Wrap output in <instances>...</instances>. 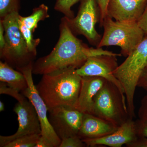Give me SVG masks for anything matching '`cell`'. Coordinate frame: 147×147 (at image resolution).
<instances>
[{
	"label": "cell",
	"mask_w": 147,
	"mask_h": 147,
	"mask_svg": "<svg viewBox=\"0 0 147 147\" xmlns=\"http://www.w3.org/2000/svg\"><path fill=\"white\" fill-rule=\"evenodd\" d=\"M57 42L50 54L39 58L33 65V74L44 75L69 67L78 69L90 57L101 55L121 57L101 48L89 47L76 37L67 24L64 17L61 20Z\"/></svg>",
	"instance_id": "cell-1"
},
{
	"label": "cell",
	"mask_w": 147,
	"mask_h": 147,
	"mask_svg": "<svg viewBox=\"0 0 147 147\" xmlns=\"http://www.w3.org/2000/svg\"><path fill=\"white\" fill-rule=\"evenodd\" d=\"M76 69L69 67L42 75L36 86L48 111L61 106L76 109L82 78Z\"/></svg>",
	"instance_id": "cell-2"
},
{
	"label": "cell",
	"mask_w": 147,
	"mask_h": 147,
	"mask_svg": "<svg viewBox=\"0 0 147 147\" xmlns=\"http://www.w3.org/2000/svg\"><path fill=\"white\" fill-rule=\"evenodd\" d=\"M19 12L9 13L2 20L5 29V43L0 50V58L11 67L21 71L32 65L36 55L29 50L27 42L21 33L18 23Z\"/></svg>",
	"instance_id": "cell-3"
},
{
	"label": "cell",
	"mask_w": 147,
	"mask_h": 147,
	"mask_svg": "<svg viewBox=\"0 0 147 147\" xmlns=\"http://www.w3.org/2000/svg\"><path fill=\"white\" fill-rule=\"evenodd\" d=\"M147 65V34L139 45L114 71L123 88L129 118L135 117L134 97L139 79Z\"/></svg>",
	"instance_id": "cell-4"
},
{
	"label": "cell",
	"mask_w": 147,
	"mask_h": 147,
	"mask_svg": "<svg viewBox=\"0 0 147 147\" xmlns=\"http://www.w3.org/2000/svg\"><path fill=\"white\" fill-rule=\"evenodd\" d=\"M104 32L96 47L116 46L120 47L121 55L127 57L144 38V32L137 23L115 21L109 15L102 22Z\"/></svg>",
	"instance_id": "cell-5"
},
{
	"label": "cell",
	"mask_w": 147,
	"mask_h": 147,
	"mask_svg": "<svg viewBox=\"0 0 147 147\" xmlns=\"http://www.w3.org/2000/svg\"><path fill=\"white\" fill-rule=\"evenodd\" d=\"M92 114L118 127L129 118L126 98L117 86L107 80L95 96Z\"/></svg>",
	"instance_id": "cell-6"
},
{
	"label": "cell",
	"mask_w": 147,
	"mask_h": 147,
	"mask_svg": "<svg viewBox=\"0 0 147 147\" xmlns=\"http://www.w3.org/2000/svg\"><path fill=\"white\" fill-rule=\"evenodd\" d=\"M80 2L76 16L72 18L64 17L74 34L83 36L90 45L96 47L102 38L95 28L100 18L97 0H80Z\"/></svg>",
	"instance_id": "cell-7"
},
{
	"label": "cell",
	"mask_w": 147,
	"mask_h": 147,
	"mask_svg": "<svg viewBox=\"0 0 147 147\" xmlns=\"http://www.w3.org/2000/svg\"><path fill=\"white\" fill-rule=\"evenodd\" d=\"M33 65L22 69L28 82L26 89L21 93L30 101L34 106L39 119L41 128V135L47 147H59L61 140L53 128L47 117L48 109L35 86L32 78Z\"/></svg>",
	"instance_id": "cell-8"
},
{
	"label": "cell",
	"mask_w": 147,
	"mask_h": 147,
	"mask_svg": "<svg viewBox=\"0 0 147 147\" xmlns=\"http://www.w3.org/2000/svg\"><path fill=\"white\" fill-rule=\"evenodd\" d=\"M18 117V127L16 133L10 136H0V147L17 138L30 134H41L39 119L34 106L28 98L18 102L13 108Z\"/></svg>",
	"instance_id": "cell-9"
},
{
	"label": "cell",
	"mask_w": 147,
	"mask_h": 147,
	"mask_svg": "<svg viewBox=\"0 0 147 147\" xmlns=\"http://www.w3.org/2000/svg\"><path fill=\"white\" fill-rule=\"evenodd\" d=\"M49 121L56 134L62 139L78 135L84 114L67 107H57L49 110Z\"/></svg>",
	"instance_id": "cell-10"
},
{
	"label": "cell",
	"mask_w": 147,
	"mask_h": 147,
	"mask_svg": "<svg viewBox=\"0 0 147 147\" xmlns=\"http://www.w3.org/2000/svg\"><path fill=\"white\" fill-rule=\"evenodd\" d=\"M117 57L101 55L91 57L82 66L76 69V71L82 77L86 76L102 77L115 84L125 97L121 84L114 75V71L118 66Z\"/></svg>",
	"instance_id": "cell-11"
},
{
	"label": "cell",
	"mask_w": 147,
	"mask_h": 147,
	"mask_svg": "<svg viewBox=\"0 0 147 147\" xmlns=\"http://www.w3.org/2000/svg\"><path fill=\"white\" fill-rule=\"evenodd\" d=\"M129 118L119 127L115 132L108 135L96 139L82 140L88 147L105 146L111 147H121L123 145L135 142L139 139L135 126V121Z\"/></svg>",
	"instance_id": "cell-12"
},
{
	"label": "cell",
	"mask_w": 147,
	"mask_h": 147,
	"mask_svg": "<svg viewBox=\"0 0 147 147\" xmlns=\"http://www.w3.org/2000/svg\"><path fill=\"white\" fill-rule=\"evenodd\" d=\"M147 4V0H110L108 15L115 21L137 23Z\"/></svg>",
	"instance_id": "cell-13"
},
{
	"label": "cell",
	"mask_w": 147,
	"mask_h": 147,
	"mask_svg": "<svg viewBox=\"0 0 147 147\" xmlns=\"http://www.w3.org/2000/svg\"><path fill=\"white\" fill-rule=\"evenodd\" d=\"M118 127L97 116L85 113L78 136L82 140L100 138L115 132Z\"/></svg>",
	"instance_id": "cell-14"
},
{
	"label": "cell",
	"mask_w": 147,
	"mask_h": 147,
	"mask_svg": "<svg viewBox=\"0 0 147 147\" xmlns=\"http://www.w3.org/2000/svg\"><path fill=\"white\" fill-rule=\"evenodd\" d=\"M106 80L98 76H83L76 109L85 114H92L95 96Z\"/></svg>",
	"instance_id": "cell-15"
},
{
	"label": "cell",
	"mask_w": 147,
	"mask_h": 147,
	"mask_svg": "<svg viewBox=\"0 0 147 147\" xmlns=\"http://www.w3.org/2000/svg\"><path fill=\"white\" fill-rule=\"evenodd\" d=\"M0 81L21 93L28 87L24 74L2 61H0Z\"/></svg>",
	"instance_id": "cell-16"
},
{
	"label": "cell",
	"mask_w": 147,
	"mask_h": 147,
	"mask_svg": "<svg viewBox=\"0 0 147 147\" xmlns=\"http://www.w3.org/2000/svg\"><path fill=\"white\" fill-rule=\"evenodd\" d=\"M49 8L44 4H42L33 9L30 15L23 16L19 15L18 18L19 27L34 34L37 28L39 22L44 21L50 17Z\"/></svg>",
	"instance_id": "cell-17"
},
{
	"label": "cell",
	"mask_w": 147,
	"mask_h": 147,
	"mask_svg": "<svg viewBox=\"0 0 147 147\" xmlns=\"http://www.w3.org/2000/svg\"><path fill=\"white\" fill-rule=\"evenodd\" d=\"M41 136L35 134L23 136L9 142L4 147H35Z\"/></svg>",
	"instance_id": "cell-18"
},
{
	"label": "cell",
	"mask_w": 147,
	"mask_h": 147,
	"mask_svg": "<svg viewBox=\"0 0 147 147\" xmlns=\"http://www.w3.org/2000/svg\"><path fill=\"white\" fill-rule=\"evenodd\" d=\"M80 1V0H56L54 9L55 10L62 13L65 17L72 18L75 16L71 7Z\"/></svg>",
	"instance_id": "cell-19"
},
{
	"label": "cell",
	"mask_w": 147,
	"mask_h": 147,
	"mask_svg": "<svg viewBox=\"0 0 147 147\" xmlns=\"http://www.w3.org/2000/svg\"><path fill=\"white\" fill-rule=\"evenodd\" d=\"M20 8V0H0V20L14 11L19 12Z\"/></svg>",
	"instance_id": "cell-20"
},
{
	"label": "cell",
	"mask_w": 147,
	"mask_h": 147,
	"mask_svg": "<svg viewBox=\"0 0 147 147\" xmlns=\"http://www.w3.org/2000/svg\"><path fill=\"white\" fill-rule=\"evenodd\" d=\"M0 94H7L10 96L15 98L18 102L24 101L27 98L20 92L9 86L7 84L3 82L0 83Z\"/></svg>",
	"instance_id": "cell-21"
},
{
	"label": "cell",
	"mask_w": 147,
	"mask_h": 147,
	"mask_svg": "<svg viewBox=\"0 0 147 147\" xmlns=\"http://www.w3.org/2000/svg\"><path fill=\"white\" fill-rule=\"evenodd\" d=\"M86 145L78 135L71 136L62 139L59 147H83Z\"/></svg>",
	"instance_id": "cell-22"
},
{
	"label": "cell",
	"mask_w": 147,
	"mask_h": 147,
	"mask_svg": "<svg viewBox=\"0 0 147 147\" xmlns=\"http://www.w3.org/2000/svg\"><path fill=\"white\" fill-rule=\"evenodd\" d=\"M110 1V0H97L100 10V18L99 23L100 28H101L104 18L108 16V7Z\"/></svg>",
	"instance_id": "cell-23"
},
{
	"label": "cell",
	"mask_w": 147,
	"mask_h": 147,
	"mask_svg": "<svg viewBox=\"0 0 147 147\" xmlns=\"http://www.w3.org/2000/svg\"><path fill=\"white\" fill-rule=\"evenodd\" d=\"M137 135L140 138H145L147 140V122L140 119L135 121Z\"/></svg>",
	"instance_id": "cell-24"
},
{
	"label": "cell",
	"mask_w": 147,
	"mask_h": 147,
	"mask_svg": "<svg viewBox=\"0 0 147 147\" xmlns=\"http://www.w3.org/2000/svg\"><path fill=\"white\" fill-rule=\"evenodd\" d=\"M139 119L147 122V95L143 98L138 111Z\"/></svg>",
	"instance_id": "cell-25"
},
{
	"label": "cell",
	"mask_w": 147,
	"mask_h": 147,
	"mask_svg": "<svg viewBox=\"0 0 147 147\" xmlns=\"http://www.w3.org/2000/svg\"><path fill=\"white\" fill-rule=\"evenodd\" d=\"M139 27L144 32L145 34H147V4L141 18L137 22Z\"/></svg>",
	"instance_id": "cell-26"
},
{
	"label": "cell",
	"mask_w": 147,
	"mask_h": 147,
	"mask_svg": "<svg viewBox=\"0 0 147 147\" xmlns=\"http://www.w3.org/2000/svg\"><path fill=\"white\" fill-rule=\"evenodd\" d=\"M138 87L147 91V65L139 79Z\"/></svg>",
	"instance_id": "cell-27"
},
{
	"label": "cell",
	"mask_w": 147,
	"mask_h": 147,
	"mask_svg": "<svg viewBox=\"0 0 147 147\" xmlns=\"http://www.w3.org/2000/svg\"><path fill=\"white\" fill-rule=\"evenodd\" d=\"M5 43V29L2 21H0V50L4 47Z\"/></svg>",
	"instance_id": "cell-28"
},
{
	"label": "cell",
	"mask_w": 147,
	"mask_h": 147,
	"mask_svg": "<svg viewBox=\"0 0 147 147\" xmlns=\"http://www.w3.org/2000/svg\"><path fill=\"white\" fill-rule=\"evenodd\" d=\"M35 147H47V145L45 144L41 136L38 141L37 142Z\"/></svg>",
	"instance_id": "cell-29"
},
{
	"label": "cell",
	"mask_w": 147,
	"mask_h": 147,
	"mask_svg": "<svg viewBox=\"0 0 147 147\" xmlns=\"http://www.w3.org/2000/svg\"><path fill=\"white\" fill-rule=\"evenodd\" d=\"M5 110V105L2 101H0V111L3 112Z\"/></svg>",
	"instance_id": "cell-30"
}]
</instances>
